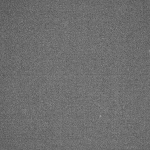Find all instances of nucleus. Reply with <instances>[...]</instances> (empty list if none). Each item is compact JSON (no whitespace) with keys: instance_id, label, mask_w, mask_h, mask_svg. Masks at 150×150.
Segmentation results:
<instances>
[]
</instances>
